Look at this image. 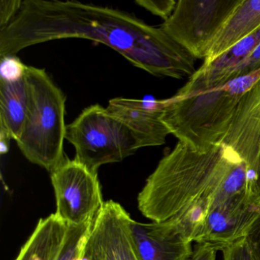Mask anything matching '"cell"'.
<instances>
[{"label":"cell","mask_w":260,"mask_h":260,"mask_svg":"<svg viewBox=\"0 0 260 260\" xmlns=\"http://www.w3.org/2000/svg\"><path fill=\"white\" fill-rule=\"evenodd\" d=\"M260 69V44L246 57L244 61L238 65L233 73L231 80L237 77L248 75L257 70Z\"/></svg>","instance_id":"20"},{"label":"cell","mask_w":260,"mask_h":260,"mask_svg":"<svg viewBox=\"0 0 260 260\" xmlns=\"http://www.w3.org/2000/svg\"><path fill=\"white\" fill-rule=\"evenodd\" d=\"M245 238L255 260H260V214L252 222Z\"/></svg>","instance_id":"22"},{"label":"cell","mask_w":260,"mask_h":260,"mask_svg":"<svg viewBox=\"0 0 260 260\" xmlns=\"http://www.w3.org/2000/svg\"><path fill=\"white\" fill-rule=\"evenodd\" d=\"M28 95L25 74L15 81L0 80V126L17 141L28 112Z\"/></svg>","instance_id":"16"},{"label":"cell","mask_w":260,"mask_h":260,"mask_svg":"<svg viewBox=\"0 0 260 260\" xmlns=\"http://www.w3.org/2000/svg\"><path fill=\"white\" fill-rule=\"evenodd\" d=\"M218 249L210 243H197L189 260H216Z\"/></svg>","instance_id":"23"},{"label":"cell","mask_w":260,"mask_h":260,"mask_svg":"<svg viewBox=\"0 0 260 260\" xmlns=\"http://www.w3.org/2000/svg\"><path fill=\"white\" fill-rule=\"evenodd\" d=\"M68 228L55 214L41 218L15 260H58Z\"/></svg>","instance_id":"15"},{"label":"cell","mask_w":260,"mask_h":260,"mask_svg":"<svg viewBox=\"0 0 260 260\" xmlns=\"http://www.w3.org/2000/svg\"><path fill=\"white\" fill-rule=\"evenodd\" d=\"M129 213L115 201L105 202L88 233L87 260H141L132 235Z\"/></svg>","instance_id":"9"},{"label":"cell","mask_w":260,"mask_h":260,"mask_svg":"<svg viewBox=\"0 0 260 260\" xmlns=\"http://www.w3.org/2000/svg\"><path fill=\"white\" fill-rule=\"evenodd\" d=\"M83 39L103 44L156 77L182 80L196 72L194 58L159 27L117 9L78 1L22 0L0 29V57L41 43Z\"/></svg>","instance_id":"1"},{"label":"cell","mask_w":260,"mask_h":260,"mask_svg":"<svg viewBox=\"0 0 260 260\" xmlns=\"http://www.w3.org/2000/svg\"><path fill=\"white\" fill-rule=\"evenodd\" d=\"M51 179L57 205L54 214L74 226L93 222L105 203L98 173L65 157L51 172Z\"/></svg>","instance_id":"7"},{"label":"cell","mask_w":260,"mask_h":260,"mask_svg":"<svg viewBox=\"0 0 260 260\" xmlns=\"http://www.w3.org/2000/svg\"><path fill=\"white\" fill-rule=\"evenodd\" d=\"M242 0H179L160 28L196 59H204Z\"/></svg>","instance_id":"6"},{"label":"cell","mask_w":260,"mask_h":260,"mask_svg":"<svg viewBox=\"0 0 260 260\" xmlns=\"http://www.w3.org/2000/svg\"><path fill=\"white\" fill-rule=\"evenodd\" d=\"M27 66L18 57L7 56L1 57L0 65V80L6 81H15L25 76Z\"/></svg>","instance_id":"17"},{"label":"cell","mask_w":260,"mask_h":260,"mask_svg":"<svg viewBox=\"0 0 260 260\" xmlns=\"http://www.w3.org/2000/svg\"><path fill=\"white\" fill-rule=\"evenodd\" d=\"M108 110L130 129L140 148L165 144L170 131L162 122V101L115 98L109 102Z\"/></svg>","instance_id":"11"},{"label":"cell","mask_w":260,"mask_h":260,"mask_svg":"<svg viewBox=\"0 0 260 260\" xmlns=\"http://www.w3.org/2000/svg\"><path fill=\"white\" fill-rule=\"evenodd\" d=\"M25 81L28 112L16 144L28 161L51 173L66 157L67 98L45 69L27 66Z\"/></svg>","instance_id":"4"},{"label":"cell","mask_w":260,"mask_h":260,"mask_svg":"<svg viewBox=\"0 0 260 260\" xmlns=\"http://www.w3.org/2000/svg\"><path fill=\"white\" fill-rule=\"evenodd\" d=\"M241 162L224 144L198 150L179 141L146 180L138 209L149 220L171 223L197 242L219 190Z\"/></svg>","instance_id":"2"},{"label":"cell","mask_w":260,"mask_h":260,"mask_svg":"<svg viewBox=\"0 0 260 260\" xmlns=\"http://www.w3.org/2000/svg\"><path fill=\"white\" fill-rule=\"evenodd\" d=\"M260 214V200L252 185L229 191L222 185L216 196L197 243H210L223 250L243 238Z\"/></svg>","instance_id":"8"},{"label":"cell","mask_w":260,"mask_h":260,"mask_svg":"<svg viewBox=\"0 0 260 260\" xmlns=\"http://www.w3.org/2000/svg\"><path fill=\"white\" fill-rule=\"evenodd\" d=\"M22 0L0 1V29L7 27L20 10Z\"/></svg>","instance_id":"21"},{"label":"cell","mask_w":260,"mask_h":260,"mask_svg":"<svg viewBox=\"0 0 260 260\" xmlns=\"http://www.w3.org/2000/svg\"><path fill=\"white\" fill-rule=\"evenodd\" d=\"M260 29V0H242L211 45L204 63H209Z\"/></svg>","instance_id":"14"},{"label":"cell","mask_w":260,"mask_h":260,"mask_svg":"<svg viewBox=\"0 0 260 260\" xmlns=\"http://www.w3.org/2000/svg\"><path fill=\"white\" fill-rule=\"evenodd\" d=\"M11 139H13V138L8 131L2 126H0V153L1 154H6L9 151Z\"/></svg>","instance_id":"24"},{"label":"cell","mask_w":260,"mask_h":260,"mask_svg":"<svg viewBox=\"0 0 260 260\" xmlns=\"http://www.w3.org/2000/svg\"><path fill=\"white\" fill-rule=\"evenodd\" d=\"M132 235L141 260H189L191 243L171 223L132 220Z\"/></svg>","instance_id":"12"},{"label":"cell","mask_w":260,"mask_h":260,"mask_svg":"<svg viewBox=\"0 0 260 260\" xmlns=\"http://www.w3.org/2000/svg\"><path fill=\"white\" fill-rule=\"evenodd\" d=\"M222 252L223 260H255L245 237L226 246Z\"/></svg>","instance_id":"19"},{"label":"cell","mask_w":260,"mask_h":260,"mask_svg":"<svg viewBox=\"0 0 260 260\" xmlns=\"http://www.w3.org/2000/svg\"><path fill=\"white\" fill-rule=\"evenodd\" d=\"M66 140L75 148V159L95 173L102 166L121 162L140 149L130 129L99 104L85 109L67 126Z\"/></svg>","instance_id":"5"},{"label":"cell","mask_w":260,"mask_h":260,"mask_svg":"<svg viewBox=\"0 0 260 260\" xmlns=\"http://www.w3.org/2000/svg\"><path fill=\"white\" fill-rule=\"evenodd\" d=\"M259 44L260 29H258L211 63H203L175 95L183 97L196 95L217 89L231 81L235 68L244 61Z\"/></svg>","instance_id":"13"},{"label":"cell","mask_w":260,"mask_h":260,"mask_svg":"<svg viewBox=\"0 0 260 260\" xmlns=\"http://www.w3.org/2000/svg\"><path fill=\"white\" fill-rule=\"evenodd\" d=\"M135 4L139 7L145 9L147 11L155 16L162 18L164 21L167 20L173 14L177 1L174 0H137Z\"/></svg>","instance_id":"18"},{"label":"cell","mask_w":260,"mask_h":260,"mask_svg":"<svg viewBox=\"0 0 260 260\" xmlns=\"http://www.w3.org/2000/svg\"><path fill=\"white\" fill-rule=\"evenodd\" d=\"M259 78L258 69L217 89L162 100L161 119L180 142L196 150H209L222 144L239 102Z\"/></svg>","instance_id":"3"},{"label":"cell","mask_w":260,"mask_h":260,"mask_svg":"<svg viewBox=\"0 0 260 260\" xmlns=\"http://www.w3.org/2000/svg\"><path fill=\"white\" fill-rule=\"evenodd\" d=\"M252 188L255 196L260 200V164L257 168L256 171L254 173L253 180H252Z\"/></svg>","instance_id":"25"},{"label":"cell","mask_w":260,"mask_h":260,"mask_svg":"<svg viewBox=\"0 0 260 260\" xmlns=\"http://www.w3.org/2000/svg\"><path fill=\"white\" fill-rule=\"evenodd\" d=\"M222 144L232 149L254 176L260 164V78L239 102Z\"/></svg>","instance_id":"10"}]
</instances>
